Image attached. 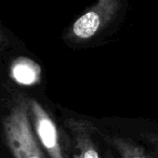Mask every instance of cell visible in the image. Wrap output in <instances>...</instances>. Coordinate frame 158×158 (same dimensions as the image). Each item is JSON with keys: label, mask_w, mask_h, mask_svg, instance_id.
<instances>
[{"label": "cell", "mask_w": 158, "mask_h": 158, "mask_svg": "<svg viewBox=\"0 0 158 158\" xmlns=\"http://www.w3.org/2000/svg\"><path fill=\"white\" fill-rule=\"evenodd\" d=\"M3 136L14 158H50L34 133L26 100H19L5 118Z\"/></svg>", "instance_id": "cell-1"}, {"label": "cell", "mask_w": 158, "mask_h": 158, "mask_svg": "<svg viewBox=\"0 0 158 158\" xmlns=\"http://www.w3.org/2000/svg\"><path fill=\"white\" fill-rule=\"evenodd\" d=\"M28 107L34 131L44 151L50 158H65L59 131L51 116L34 99L28 100Z\"/></svg>", "instance_id": "cell-2"}, {"label": "cell", "mask_w": 158, "mask_h": 158, "mask_svg": "<svg viewBox=\"0 0 158 158\" xmlns=\"http://www.w3.org/2000/svg\"><path fill=\"white\" fill-rule=\"evenodd\" d=\"M75 149V158H101L93 133L95 127L88 121L76 118L65 120Z\"/></svg>", "instance_id": "cell-3"}, {"label": "cell", "mask_w": 158, "mask_h": 158, "mask_svg": "<svg viewBox=\"0 0 158 158\" xmlns=\"http://www.w3.org/2000/svg\"><path fill=\"white\" fill-rule=\"evenodd\" d=\"M11 76L18 84L31 86L39 82L41 78V68L33 60L20 57L12 64Z\"/></svg>", "instance_id": "cell-4"}, {"label": "cell", "mask_w": 158, "mask_h": 158, "mask_svg": "<svg viewBox=\"0 0 158 158\" xmlns=\"http://www.w3.org/2000/svg\"><path fill=\"white\" fill-rule=\"evenodd\" d=\"M104 21V13L98 10L91 11L81 15L73 25V34L78 39H89L93 37L101 28Z\"/></svg>", "instance_id": "cell-5"}, {"label": "cell", "mask_w": 158, "mask_h": 158, "mask_svg": "<svg viewBox=\"0 0 158 158\" xmlns=\"http://www.w3.org/2000/svg\"><path fill=\"white\" fill-rule=\"evenodd\" d=\"M131 158H143V157H140V156H132Z\"/></svg>", "instance_id": "cell-6"}]
</instances>
